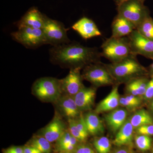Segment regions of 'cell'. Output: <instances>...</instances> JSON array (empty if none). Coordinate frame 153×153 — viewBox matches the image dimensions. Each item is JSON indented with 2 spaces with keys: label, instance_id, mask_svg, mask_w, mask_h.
<instances>
[{
  "label": "cell",
  "instance_id": "6da1fadb",
  "mask_svg": "<svg viewBox=\"0 0 153 153\" xmlns=\"http://www.w3.org/2000/svg\"><path fill=\"white\" fill-rule=\"evenodd\" d=\"M49 56L53 63L71 69L100 62L102 57L97 48L84 47L76 42L53 47L49 50Z\"/></svg>",
  "mask_w": 153,
  "mask_h": 153
},
{
  "label": "cell",
  "instance_id": "7a4b0ae2",
  "mask_svg": "<svg viewBox=\"0 0 153 153\" xmlns=\"http://www.w3.org/2000/svg\"><path fill=\"white\" fill-rule=\"evenodd\" d=\"M105 65L115 81L118 82H127L137 77L144 76L148 72L138 61L137 55L133 54L120 62Z\"/></svg>",
  "mask_w": 153,
  "mask_h": 153
},
{
  "label": "cell",
  "instance_id": "3957f363",
  "mask_svg": "<svg viewBox=\"0 0 153 153\" xmlns=\"http://www.w3.org/2000/svg\"><path fill=\"white\" fill-rule=\"evenodd\" d=\"M101 48L102 57L108 59L111 63L122 61L132 54L128 36L122 38L111 36L103 42Z\"/></svg>",
  "mask_w": 153,
  "mask_h": 153
},
{
  "label": "cell",
  "instance_id": "277c9868",
  "mask_svg": "<svg viewBox=\"0 0 153 153\" xmlns=\"http://www.w3.org/2000/svg\"><path fill=\"white\" fill-rule=\"evenodd\" d=\"M32 90L33 94L42 101H57L62 93L60 79L51 77L40 78L34 82Z\"/></svg>",
  "mask_w": 153,
  "mask_h": 153
},
{
  "label": "cell",
  "instance_id": "5b68a950",
  "mask_svg": "<svg viewBox=\"0 0 153 153\" xmlns=\"http://www.w3.org/2000/svg\"><path fill=\"white\" fill-rule=\"evenodd\" d=\"M117 15L137 27L150 15V11L144 3L138 0H128L117 6Z\"/></svg>",
  "mask_w": 153,
  "mask_h": 153
},
{
  "label": "cell",
  "instance_id": "8992f818",
  "mask_svg": "<svg viewBox=\"0 0 153 153\" xmlns=\"http://www.w3.org/2000/svg\"><path fill=\"white\" fill-rule=\"evenodd\" d=\"M47 44L53 47L68 44L71 41L67 36V29L63 23L46 17L42 29Z\"/></svg>",
  "mask_w": 153,
  "mask_h": 153
},
{
  "label": "cell",
  "instance_id": "52a82bcc",
  "mask_svg": "<svg viewBox=\"0 0 153 153\" xmlns=\"http://www.w3.org/2000/svg\"><path fill=\"white\" fill-rule=\"evenodd\" d=\"M11 35L14 41L29 49H35L47 44L42 29L21 28Z\"/></svg>",
  "mask_w": 153,
  "mask_h": 153
},
{
  "label": "cell",
  "instance_id": "ba28073f",
  "mask_svg": "<svg viewBox=\"0 0 153 153\" xmlns=\"http://www.w3.org/2000/svg\"><path fill=\"white\" fill-rule=\"evenodd\" d=\"M82 76L84 79L97 86L113 84L114 79L105 65L101 62L92 63L85 67Z\"/></svg>",
  "mask_w": 153,
  "mask_h": 153
},
{
  "label": "cell",
  "instance_id": "9c48e42d",
  "mask_svg": "<svg viewBox=\"0 0 153 153\" xmlns=\"http://www.w3.org/2000/svg\"><path fill=\"white\" fill-rule=\"evenodd\" d=\"M131 54L142 55L153 60V41L142 36L137 30H134L128 36Z\"/></svg>",
  "mask_w": 153,
  "mask_h": 153
},
{
  "label": "cell",
  "instance_id": "30bf717a",
  "mask_svg": "<svg viewBox=\"0 0 153 153\" xmlns=\"http://www.w3.org/2000/svg\"><path fill=\"white\" fill-rule=\"evenodd\" d=\"M79 68H71L68 75L60 79L62 93L74 97L84 87Z\"/></svg>",
  "mask_w": 153,
  "mask_h": 153
},
{
  "label": "cell",
  "instance_id": "8fae6325",
  "mask_svg": "<svg viewBox=\"0 0 153 153\" xmlns=\"http://www.w3.org/2000/svg\"><path fill=\"white\" fill-rule=\"evenodd\" d=\"M46 17L47 16L41 13L37 8L32 7L16 23V25L18 29L30 27L42 29Z\"/></svg>",
  "mask_w": 153,
  "mask_h": 153
},
{
  "label": "cell",
  "instance_id": "7c38bea8",
  "mask_svg": "<svg viewBox=\"0 0 153 153\" xmlns=\"http://www.w3.org/2000/svg\"><path fill=\"white\" fill-rule=\"evenodd\" d=\"M71 28L85 40L102 35L95 23L87 17H83L79 19Z\"/></svg>",
  "mask_w": 153,
  "mask_h": 153
},
{
  "label": "cell",
  "instance_id": "4fadbf2b",
  "mask_svg": "<svg viewBox=\"0 0 153 153\" xmlns=\"http://www.w3.org/2000/svg\"><path fill=\"white\" fill-rule=\"evenodd\" d=\"M96 89L93 87L82 88L74 96V99L80 111L90 109L94 102Z\"/></svg>",
  "mask_w": 153,
  "mask_h": 153
},
{
  "label": "cell",
  "instance_id": "5bb4252c",
  "mask_svg": "<svg viewBox=\"0 0 153 153\" xmlns=\"http://www.w3.org/2000/svg\"><path fill=\"white\" fill-rule=\"evenodd\" d=\"M58 105L61 113L68 119L76 118L80 111L76 105L74 97L64 94L57 100Z\"/></svg>",
  "mask_w": 153,
  "mask_h": 153
},
{
  "label": "cell",
  "instance_id": "9a60e30c",
  "mask_svg": "<svg viewBox=\"0 0 153 153\" xmlns=\"http://www.w3.org/2000/svg\"><path fill=\"white\" fill-rule=\"evenodd\" d=\"M65 130L63 121L56 117L43 128L42 132L43 137L50 143H53L57 142Z\"/></svg>",
  "mask_w": 153,
  "mask_h": 153
},
{
  "label": "cell",
  "instance_id": "2e32d148",
  "mask_svg": "<svg viewBox=\"0 0 153 153\" xmlns=\"http://www.w3.org/2000/svg\"><path fill=\"white\" fill-rule=\"evenodd\" d=\"M136 29L135 27L130 22L117 15L115 17L111 25V37L114 38L126 37Z\"/></svg>",
  "mask_w": 153,
  "mask_h": 153
},
{
  "label": "cell",
  "instance_id": "e0dca14e",
  "mask_svg": "<svg viewBox=\"0 0 153 153\" xmlns=\"http://www.w3.org/2000/svg\"><path fill=\"white\" fill-rule=\"evenodd\" d=\"M120 99L118 87L117 85H116L109 94L97 105L96 108L95 112L100 113L115 109L120 104Z\"/></svg>",
  "mask_w": 153,
  "mask_h": 153
},
{
  "label": "cell",
  "instance_id": "ac0fdd59",
  "mask_svg": "<svg viewBox=\"0 0 153 153\" xmlns=\"http://www.w3.org/2000/svg\"><path fill=\"white\" fill-rule=\"evenodd\" d=\"M127 111L119 108L114 110L106 115L105 119L108 125L113 131H118L126 121Z\"/></svg>",
  "mask_w": 153,
  "mask_h": 153
},
{
  "label": "cell",
  "instance_id": "d6986e66",
  "mask_svg": "<svg viewBox=\"0 0 153 153\" xmlns=\"http://www.w3.org/2000/svg\"><path fill=\"white\" fill-rule=\"evenodd\" d=\"M134 128L130 120L126 121L118 131L114 144L117 146H122L130 143L132 140Z\"/></svg>",
  "mask_w": 153,
  "mask_h": 153
},
{
  "label": "cell",
  "instance_id": "ffe728a7",
  "mask_svg": "<svg viewBox=\"0 0 153 153\" xmlns=\"http://www.w3.org/2000/svg\"><path fill=\"white\" fill-rule=\"evenodd\" d=\"M84 119L88 134L96 135L104 131L102 122L95 113H88L85 115Z\"/></svg>",
  "mask_w": 153,
  "mask_h": 153
},
{
  "label": "cell",
  "instance_id": "44dd1931",
  "mask_svg": "<svg viewBox=\"0 0 153 153\" xmlns=\"http://www.w3.org/2000/svg\"><path fill=\"white\" fill-rule=\"evenodd\" d=\"M130 120L134 128H137L146 125L153 124L152 118L150 115L144 110H141L136 112Z\"/></svg>",
  "mask_w": 153,
  "mask_h": 153
},
{
  "label": "cell",
  "instance_id": "7402d4cb",
  "mask_svg": "<svg viewBox=\"0 0 153 153\" xmlns=\"http://www.w3.org/2000/svg\"><path fill=\"white\" fill-rule=\"evenodd\" d=\"M136 30L142 36L153 41V19L150 16L145 19Z\"/></svg>",
  "mask_w": 153,
  "mask_h": 153
},
{
  "label": "cell",
  "instance_id": "603a6c76",
  "mask_svg": "<svg viewBox=\"0 0 153 153\" xmlns=\"http://www.w3.org/2000/svg\"><path fill=\"white\" fill-rule=\"evenodd\" d=\"M30 146L36 148L42 153H50L51 143L44 137H35L30 142Z\"/></svg>",
  "mask_w": 153,
  "mask_h": 153
},
{
  "label": "cell",
  "instance_id": "cb8c5ba5",
  "mask_svg": "<svg viewBox=\"0 0 153 153\" xmlns=\"http://www.w3.org/2000/svg\"><path fill=\"white\" fill-rule=\"evenodd\" d=\"M94 147L98 153H109L111 148V144L107 137H102L94 140Z\"/></svg>",
  "mask_w": 153,
  "mask_h": 153
},
{
  "label": "cell",
  "instance_id": "d4e9b609",
  "mask_svg": "<svg viewBox=\"0 0 153 153\" xmlns=\"http://www.w3.org/2000/svg\"><path fill=\"white\" fill-rule=\"evenodd\" d=\"M135 143L137 146L140 150H149L151 147L152 140L149 136L139 135L136 137Z\"/></svg>",
  "mask_w": 153,
  "mask_h": 153
},
{
  "label": "cell",
  "instance_id": "484cf974",
  "mask_svg": "<svg viewBox=\"0 0 153 153\" xmlns=\"http://www.w3.org/2000/svg\"><path fill=\"white\" fill-rule=\"evenodd\" d=\"M75 119H68V130L71 135L75 137L79 141H83L87 137L81 132L76 126Z\"/></svg>",
  "mask_w": 153,
  "mask_h": 153
},
{
  "label": "cell",
  "instance_id": "4316f807",
  "mask_svg": "<svg viewBox=\"0 0 153 153\" xmlns=\"http://www.w3.org/2000/svg\"><path fill=\"white\" fill-rule=\"evenodd\" d=\"M73 136L70 133L68 130H66L56 142L57 146L59 150L60 148L66 145L70 144L71 138Z\"/></svg>",
  "mask_w": 153,
  "mask_h": 153
},
{
  "label": "cell",
  "instance_id": "83f0119b",
  "mask_svg": "<svg viewBox=\"0 0 153 153\" xmlns=\"http://www.w3.org/2000/svg\"><path fill=\"white\" fill-rule=\"evenodd\" d=\"M75 120L76 126L79 129V130L85 137H87L89 134L88 131L84 117L82 115H80L77 119L76 118H75Z\"/></svg>",
  "mask_w": 153,
  "mask_h": 153
},
{
  "label": "cell",
  "instance_id": "f1b7e54d",
  "mask_svg": "<svg viewBox=\"0 0 153 153\" xmlns=\"http://www.w3.org/2000/svg\"><path fill=\"white\" fill-rule=\"evenodd\" d=\"M137 133L140 135L150 136L153 135V124L146 125L137 128Z\"/></svg>",
  "mask_w": 153,
  "mask_h": 153
},
{
  "label": "cell",
  "instance_id": "f546056e",
  "mask_svg": "<svg viewBox=\"0 0 153 153\" xmlns=\"http://www.w3.org/2000/svg\"><path fill=\"white\" fill-rule=\"evenodd\" d=\"M144 96L146 100H150L153 97V76H152V79L149 81Z\"/></svg>",
  "mask_w": 153,
  "mask_h": 153
},
{
  "label": "cell",
  "instance_id": "4dcf8cb0",
  "mask_svg": "<svg viewBox=\"0 0 153 153\" xmlns=\"http://www.w3.org/2000/svg\"><path fill=\"white\" fill-rule=\"evenodd\" d=\"M120 104L122 106L128 108H135L137 107H138L135 103L128 100L126 98V97H121L120 99Z\"/></svg>",
  "mask_w": 153,
  "mask_h": 153
},
{
  "label": "cell",
  "instance_id": "1f68e13d",
  "mask_svg": "<svg viewBox=\"0 0 153 153\" xmlns=\"http://www.w3.org/2000/svg\"><path fill=\"white\" fill-rule=\"evenodd\" d=\"M75 153H95L93 150L85 145H80L76 147L75 150Z\"/></svg>",
  "mask_w": 153,
  "mask_h": 153
},
{
  "label": "cell",
  "instance_id": "d6a6232c",
  "mask_svg": "<svg viewBox=\"0 0 153 153\" xmlns=\"http://www.w3.org/2000/svg\"><path fill=\"white\" fill-rule=\"evenodd\" d=\"M5 152L9 153H24V148L20 147H12L6 150Z\"/></svg>",
  "mask_w": 153,
  "mask_h": 153
},
{
  "label": "cell",
  "instance_id": "836d02e7",
  "mask_svg": "<svg viewBox=\"0 0 153 153\" xmlns=\"http://www.w3.org/2000/svg\"><path fill=\"white\" fill-rule=\"evenodd\" d=\"M24 148V153H42L36 148L28 146H25Z\"/></svg>",
  "mask_w": 153,
  "mask_h": 153
},
{
  "label": "cell",
  "instance_id": "e575fe53",
  "mask_svg": "<svg viewBox=\"0 0 153 153\" xmlns=\"http://www.w3.org/2000/svg\"><path fill=\"white\" fill-rule=\"evenodd\" d=\"M114 153H128V152L125 149H121L116 151Z\"/></svg>",
  "mask_w": 153,
  "mask_h": 153
},
{
  "label": "cell",
  "instance_id": "d590c367",
  "mask_svg": "<svg viewBox=\"0 0 153 153\" xmlns=\"http://www.w3.org/2000/svg\"><path fill=\"white\" fill-rule=\"evenodd\" d=\"M123 1V0H114V1L115 3V4H116L117 6L119 5Z\"/></svg>",
  "mask_w": 153,
  "mask_h": 153
},
{
  "label": "cell",
  "instance_id": "8d00e7d4",
  "mask_svg": "<svg viewBox=\"0 0 153 153\" xmlns=\"http://www.w3.org/2000/svg\"><path fill=\"white\" fill-rule=\"evenodd\" d=\"M150 68L151 72L152 73V76H153V63L151 64Z\"/></svg>",
  "mask_w": 153,
  "mask_h": 153
},
{
  "label": "cell",
  "instance_id": "74e56055",
  "mask_svg": "<svg viewBox=\"0 0 153 153\" xmlns=\"http://www.w3.org/2000/svg\"><path fill=\"white\" fill-rule=\"evenodd\" d=\"M128 1V0H123V1L121 3L125 1ZM138 1H140L144 3V1H146V0H138ZM121 3H120V4H121Z\"/></svg>",
  "mask_w": 153,
  "mask_h": 153
},
{
  "label": "cell",
  "instance_id": "f35d334b",
  "mask_svg": "<svg viewBox=\"0 0 153 153\" xmlns=\"http://www.w3.org/2000/svg\"><path fill=\"white\" fill-rule=\"evenodd\" d=\"M152 109L153 111V101H152Z\"/></svg>",
  "mask_w": 153,
  "mask_h": 153
},
{
  "label": "cell",
  "instance_id": "ab89813d",
  "mask_svg": "<svg viewBox=\"0 0 153 153\" xmlns=\"http://www.w3.org/2000/svg\"><path fill=\"white\" fill-rule=\"evenodd\" d=\"M62 153H67V152H62Z\"/></svg>",
  "mask_w": 153,
  "mask_h": 153
},
{
  "label": "cell",
  "instance_id": "60d3db41",
  "mask_svg": "<svg viewBox=\"0 0 153 153\" xmlns=\"http://www.w3.org/2000/svg\"><path fill=\"white\" fill-rule=\"evenodd\" d=\"M5 153H9L5 152Z\"/></svg>",
  "mask_w": 153,
  "mask_h": 153
}]
</instances>
